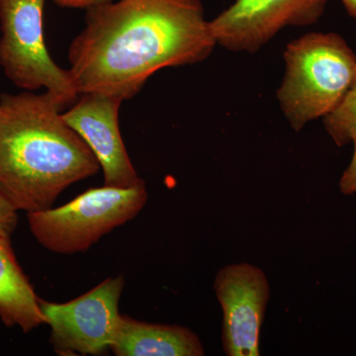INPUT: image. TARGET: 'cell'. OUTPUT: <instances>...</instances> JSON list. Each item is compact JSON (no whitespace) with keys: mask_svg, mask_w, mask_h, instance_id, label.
Returning <instances> with one entry per match:
<instances>
[{"mask_svg":"<svg viewBox=\"0 0 356 356\" xmlns=\"http://www.w3.org/2000/svg\"><path fill=\"white\" fill-rule=\"evenodd\" d=\"M86 10L69 49L79 95L125 102L159 70L198 64L217 46L201 0H113Z\"/></svg>","mask_w":356,"mask_h":356,"instance_id":"6da1fadb","label":"cell"},{"mask_svg":"<svg viewBox=\"0 0 356 356\" xmlns=\"http://www.w3.org/2000/svg\"><path fill=\"white\" fill-rule=\"evenodd\" d=\"M46 92L0 96V193L17 211L50 209L63 191L99 163Z\"/></svg>","mask_w":356,"mask_h":356,"instance_id":"7a4b0ae2","label":"cell"},{"mask_svg":"<svg viewBox=\"0 0 356 356\" xmlns=\"http://www.w3.org/2000/svg\"><path fill=\"white\" fill-rule=\"evenodd\" d=\"M276 97L290 127L299 132L339 106L356 72V56L337 33H308L287 44Z\"/></svg>","mask_w":356,"mask_h":356,"instance_id":"3957f363","label":"cell"},{"mask_svg":"<svg viewBox=\"0 0 356 356\" xmlns=\"http://www.w3.org/2000/svg\"><path fill=\"white\" fill-rule=\"evenodd\" d=\"M146 184L129 188H91L60 207L28 213L30 231L50 252H86L102 236L125 224L147 201Z\"/></svg>","mask_w":356,"mask_h":356,"instance_id":"277c9868","label":"cell"},{"mask_svg":"<svg viewBox=\"0 0 356 356\" xmlns=\"http://www.w3.org/2000/svg\"><path fill=\"white\" fill-rule=\"evenodd\" d=\"M46 0H0V67L26 91L44 88L72 106L79 97L70 70L58 67L47 49L43 31Z\"/></svg>","mask_w":356,"mask_h":356,"instance_id":"5b68a950","label":"cell"},{"mask_svg":"<svg viewBox=\"0 0 356 356\" xmlns=\"http://www.w3.org/2000/svg\"><path fill=\"white\" fill-rule=\"evenodd\" d=\"M124 285L125 280L119 275L67 303L40 299L44 324L51 327L50 343L58 355H102L110 350L121 315Z\"/></svg>","mask_w":356,"mask_h":356,"instance_id":"8992f818","label":"cell"},{"mask_svg":"<svg viewBox=\"0 0 356 356\" xmlns=\"http://www.w3.org/2000/svg\"><path fill=\"white\" fill-rule=\"evenodd\" d=\"M329 0H236L210 21L217 44L254 54L287 27L315 24Z\"/></svg>","mask_w":356,"mask_h":356,"instance_id":"52a82bcc","label":"cell"},{"mask_svg":"<svg viewBox=\"0 0 356 356\" xmlns=\"http://www.w3.org/2000/svg\"><path fill=\"white\" fill-rule=\"evenodd\" d=\"M222 312V350L228 356H259L261 330L270 299L266 273L252 264H229L215 276Z\"/></svg>","mask_w":356,"mask_h":356,"instance_id":"ba28073f","label":"cell"},{"mask_svg":"<svg viewBox=\"0 0 356 356\" xmlns=\"http://www.w3.org/2000/svg\"><path fill=\"white\" fill-rule=\"evenodd\" d=\"M122 100L83 93L63 113L65 121L88 145L102 168L104 185L129 188L144 184L134 168L119 128Z\"/></svg>","mask_w":356,"mask_h":356,"instance_id":"9c48e42d","label":"cell"},{"mask_svg":"<svg viewBox=\"0 0 356 356\" xmlns=\"http://www.w3.org/2000/svg\"><path fill=\"white\" fill-rule=\"evenodd\" d=\"M117 356H202L200 339L188 327L153 324L120 315L110 346Z\"/></svg>","mask_w":356,"mask_h":356,"instance_id":"30bf717a","label":"cell"},{"mask_svg":"<svg viewBox=\"0 0 356 356\" xmlns=\"http://www.w3.org/2000/svg\"><path fill=\"white\" fill-rule=\"evenodd\" d=\"M39 301L16 259L10 238L0 236V320L6 327L31 332L44 324Z\"/></svg>","mask_w":356,"mask_h":356,"instance_id":"8fae6325","label":"cell"},{"mask_svg":"<svg viewBox=\"0 0 356 356\" xmlns=\"http://www.w3.org/2000/svg\"><path fill=\"white\" fill-rule=\"evenodd\" d=\"M325 131L337 147L350 144L356 134V72L343 99L323 118Z\"/></svg>","mask_w":356,"mask_h":356,"instance_id":"7c38bea8","label":"cell"},{"mask_svg":"<svg viewBox=\"0 0 356 356\" xmlns=\"http://www.w3.org/2000/svg\"><path fill=\"white\" fill-rule=\"evenodd\" d=\"M17 221V210L0 193V236L10 238Z\"/></svg>","mask_w":356,"mask_h":356,"instance_id":"4fadbf2b","label":"cell"},{"mask_svg":"<svg viewBox=\"0 0 356 356\" xmlns=\"http://www.w3.org/2000/svg\"><path fill=\"white\" fill-rule=\"evenodd\" d=\"M351 143L355 146L353 159L348 168L344 170L339 184V191L343 195H353L356 193V134Z\"/></svg>","mask_w":356,"mask_h":356,"instance_id":"5bb4252c","label":"cell"},{"mask_svg":"<svg viewBox=\"0 0 356 356\" xmlns=\"http://www.w3.org/2000/svg\"><path fill=\"white\" fill-rule=\"evenodd\" d=\"M110 1H113V0H54V2L58 6L79 9H88L90 7Z\"/></svg>","mask_w":356,"mask_h":356,"instance_id":"9a60e30c","label":"cell"},{"mask_svg":"<svg viewBox=\"0 0 356 356\" xmlns=\"http://www.w3.org/2000/svg\"><path fill=\"white\" fill-rule=\"evenodd\" d=\"M351 17L356 19V0H341Z\"/></svg>","mask_w":356,"mask_h":356,"instance_id":"2e32d148","label":"cell"}]
</instances>
